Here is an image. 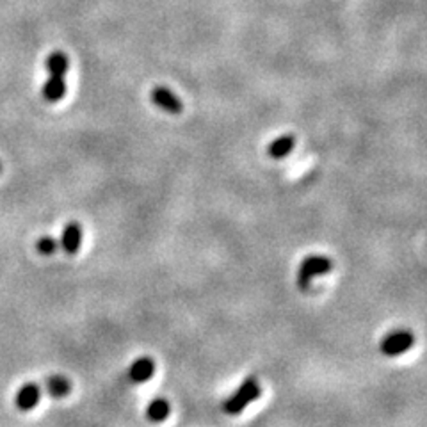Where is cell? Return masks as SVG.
I'll list each match as a JSON object with an SVG mask.
<instances>
[{"instance_id": "obj_14", "label": "cell", "mask_w": 427, "mask_h": 427, "mask_svg": "<svg viewBox=\"0 0 427 427\" xmlns=\"http://www.w3.org/2000/svg\"><path fill=\"white\" fill-rule=\"evenodd\" d=\"M0 175H2V164H0Z\"/></svg>"}, {"instance_id": "obj_2", "label": "cell", "mask_w": 427, "mask_h": 427, "mask_svg": "<svg viewBox=\"0 0 427 427\" xmlns=\"http://www.w3.org/2000/svg\"><path fill=\"white\" fill-rule=\"evenodd\" d=\"M333 269V260L326 255H308L303 258V262L299 264L297 269V287L301 290H306L317 276H324V274L331 273Z\"/></svg>"}, {"instance_id": "obj_5", "label": "cell", "mask_w": 427, "mask_h": 427, "mask_svg": "<svg viewBox=\"0 0 427 427\" xmlns=\"http://www.w3.org/2000/svg\"><path fill=\"white\" fill-rule=\"evenodd\" d=\"M39 399H41V386L38 383H25L16 392L15 405L20 412H31L38 406Z\"/></svg>"}, {"instance_id": "obj_11", "label": "cell", "mask_w": 427, "mask_h": 427, "mask_svg": "<svg viewBox=\"0 0 427 427\" xmlns=\"http://www.w3.org/2000/svg\"><path fill=\"white\" fill-rule=\"evenodd\" d=\"M45 388L54 399H62L72 392V383L65 376H50L45 381Z\"/></svg>"}, {"instance_id": "obj_1", "label": "cell", "mask_w": 427, "mask_h": 427, "mask_svg": "<svg viewBox=\"0 0 427 427\" xmlns=\"http://www.w3.org/2000/svg\"><path fill=\"white\" fill-rule=\"evenodd\" d=\"M260 393H262V386H260L257 377L255 376L246 377L243 381V385L235 390L233 395L228 397V399L224 400L223 412L226 413V415H239V413L244 412L253 400H257L258 397H260Z\"/></svg>"}, {"instance_id": "obj_8", "label": "cell", "mask_w": 427, "mask_h": 427, "mask_svg": "<svg viewBox=\"0 0 427 427\" xmlns=\"http://www.w3.org/2000/svg\"><path fill=\"white\" fill-rule=\"evenodd\" d=\"M155 374V362L150 356H141L128 369V377L132 383H147Z\"/></svg>"}, {"instance_id": "obj_7", "label": "cell", "mask_w": 427, "mask_h": 427, "mask_svg": "<svg viewBox=\"0 0 427 427\" xmlns=\"http://www.w3.org/2000/svg\"><path fill=\"white\" fill-rule=\"evenodd\" d=\"M66 95V82L65 77L61 75H50L46 79V82L41 88V97L43 100L48 102V104H57L65 98Z\"/></svg>"}, {"instance_id": "obj_3", "label": "cell", "mask_w": 427, "mask_h": 427, "mask_svg": "<svg viewBox=\"0 0 427 427\" xmlns=\"http://www.w3.org/2000/svg\"><path fill=\"white\" fill-rule=\"evenodd\" d=\"M413 344H415V337H413L412 331H390L388 335L383 337L381 342H379V351H381L385 356H388V358H395V356L408 353L413 347Z\"/></svg>"}, {"instance_id": "obj_4", "label": "cell", "mask_w": 427, "mask_h": 427, "mask_svg": "<svg viewBox=\"0 0 427 427\" xmlns=\"http://www.w3.org/2000/svg\"><path fill=\"white\" fill-rule=\"evenodd\" d=\"M150 100L155 107L162 109L164 112H170V114H180V112L184 111V104H182L177 93L164 88V86H155V88L151 89Z\"/></svg>"}, {"instance_id": "obj_6", "label": "cell", "mask_w": 427, "mask_h": 427, "mask_svg": "<svg viewBox=\"0 0 427 427\" xmlns=\"http://www.w3.org/2000/svg\"><path fill=\"white\" fill-rule=\"evenodd\" d=\"M82 243V226L77 221H69L65 226L61 235V240H59V246L65 250V253L75 255L81 248Z\"/></svg>"}, {"instance_id": "obj_12", "label": "cell", "mask_w": 427, "mask_h": 427, "mask_svg": "<svg viewBox=\"0 0 427 427\" xmlns=\"http://www.w3.org/2000/svg\"><path fill=\"white\" fill-rule=\"evenodd\" d=\"M46 68H48L50 75H61V77H65L69 68L68 55L62 50L52 52V54L46 57Z\"/></svg>"}, {"instance_id": "obj_13", "label": "cell", "mask_w": 427, "mask_h": 427, "mask_svg": "<svg viewBox=\"0 0 427 427\" xmlns=\"http://www.w3.org/2000/svg\"><path fill=\"white\" fill-rule=\"evenodd\" d=\"M59 248V240L52 235H43L39 237L38 243H36V250L41 255H54Z\"/></svg>"}, {"instance_id": "obj_9", "label": "cell", "mask_w": 427, "mask_h": 427, "mask_svg": "<svg viewBox=\"0 0 427 427\" xmlns=\"http://www.w3.org/2000/svg\"><path fill=\"white\" fill-rule=\"evenodd\" d=\"M294 147H296V137H294L292 134L278 135L276 139H273V141L269 142L267 155H269L271 158H274V161H280V158L287 157V155L294 150Z\"/></svg>"}, {"instance_id": "obj_10", "label": "cell", "mask_w": 427, "mask_h": 427, "mask_svg": "<svg viewBox=\"0 0 427 427\" xmlns=\"http://www.w3.org/2000/svg\"><path fill=\"white\" fill-rule=\"evenodd\" d=\"M170 412H171V406L170 402H168V399H164V397H155L150 405H148L147 416L150 422L158 423V422H164V420L170 416Z\"/></svg>"}]
</instances>
